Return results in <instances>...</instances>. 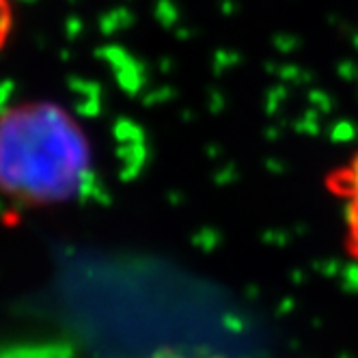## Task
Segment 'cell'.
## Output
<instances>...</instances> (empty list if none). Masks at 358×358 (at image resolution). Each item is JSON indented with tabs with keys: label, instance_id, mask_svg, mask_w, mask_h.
Returning a JSON list of instances; mask_svg holds the SVG:
<instances>
[{
	"label": "cell",
	"instance_id": "1",
	"mask_svg": "<svg viewBox=\"0 0 358 358\" xmlns=\"http://www.w3.org/2000/svg\"><path fill=\"white\" fill-rule=\"evenodd\" d=\"M91 143L65 108L29 101L0 115V194L43 208L80 192L91 171Z\"/></svg>",
	"mask_w": 358,
	"mask_h": 358
},
{
	"label": "cell",
	"instance_id": "2",
	"mask_svg": "<svg viewBox=\"0 0 358 358\" xmlns=\"http://www.w3.org/2000/svg\"><path fill=\"white\" fill-rule=\"evenodd\" d=\"M326 190L343 206V250L358 262V147L324 179Z\"/></svg>",
	"mask_w": 358,
	"mask_h": 358
},
{
	"label": "cell",
	"instance_id": "3",
	"mask_svg": "<svg viewBox=\"0 0 358 358\" xmlns=\"http://www.w3.org/2000/svg\"><path fill=\"white\" fill-rule=\"evenodd\" d=\"M13 27V0H0V48L9 39Z\"/></svg>",
	"mask_w": 358,
	"mask_h": 358
}]
</instances>
